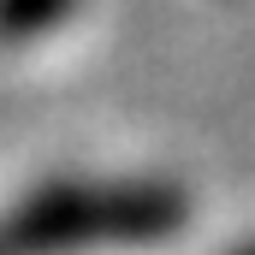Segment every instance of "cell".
I'll return each mask as SVG.
<instances>
[{"instance_id":"cell-1","label":"cell","mask_w":255,"mask_h":255,"mask_svg":"<svg viewBox=\"0 0 255 255\" xmlns=\"http://www.w3.org/2000/svg\"><path fill=\"white\" fill-rule=\"evenodd\" d=\"M172 220V202L148 190H54L0 226V255H48L101 238H142Z\"/></svg>"}]
</instances>
